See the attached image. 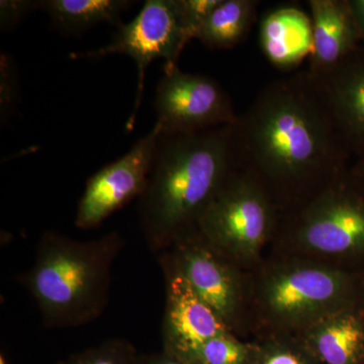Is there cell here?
Instances as JSON below:
<instances>
[{"label":"cell","mask_w":364,"mask_h":364,"mask_svg":"<svg viewBox=\"0 0 364 364\" xmlns=\"http://www.w3.org/2000/svg\"><path fill=\"white\" fill-rule=\"evenodd\" d=\"M238 168L256 179L279 208L291 210L354 162L308 72L265 86L234 126Z\"/></svg>","instance_id":"obj_1"},{"label":"cell","mask_w":364,"mask_h":364,"mask_svg":"<svg viewBox=\"0 0 364 364\" xmlns=\"http://www.w3.org/2000/svg\"><path fill=\"white\" fill-rule=\"evenodd\" d=\"M237 167L234 126L161 133L138 200L141 231L150 250L161 253L195 233L205 208Z\"/></svg>","instance_id":"obj_2"},{"label":"cell","mask_w":364,"mask_h":364,"mask_svg":"<svg viewBox=\"0 0 364 364\" xmlns=\"http://www.w3.org/2000/svg\"><path fill=\"white\" fill-rule=\"evenodd\" d=\"M126 240L117 232L81 241L46 231L32 267L21 277L48 329L81 327L109 306L112 267Z\"/></svg>","instance_id":"obj_3"},{"label":"cell","mask_w":364,"mask_h":364,"mask_svg":"<svg viewBox=\"0 0 364 364\" xmlns=\"http://www.w3.org/2000/svg\"><path fill=\"white\" fill-rule=\"evenodd\" d=\"M363 301V274L308 258L267 252L249 272L255 336L299 337L322 318Z\"/></svg>","instance_id":"obj_4"},{"label":"cell","mask_w":364,"mask_h":364,"mask_svg":"<svg viewBox=\"0 0 364 364\" xmlns=\"http://www.w3.org/2000/svg\"><path fill=\"white\" fill-rule=\"evenodd\" d=\"M267 252L364 275V177L351 166L306 202L282 213Z\"/></svg>","instance_id":"obj_5"},{"label":"cell","mask_w":364,"mask_h":364,"mask_svg":"<svg viewBox=\"0 0 364 364\" xmlns=\"http://www.w3.org/2000/svg\"><path fill=\"white\" fill-rule=\"evenodd\" d=\"M279 210L262 186L237 167L198 224V233L215 250L250 272L272 245Z\"/></svg>","instance_id":"obj_6"},{"label":"cell","mask_w":364,"mask_h":364,"mask_svg":"<svg viewBox=\"0 0 364 364\" xmlns=\"http://www.w3.org/2000/svg\"><path fill=\"white\" fill-rule=\"evenodd\" d=\"M166 251L198 296L230 332L239 338L251 333L249 272L215 250L198 231Z\"/></svg>","instance_id":"obj_7"},{"label":"cell","mask_w":364,"mask_h":364,"mask_svg":"<svg viewBox=\"0 0 364 364\" xmlns=\"http://www.w3.org/2000/svg\"><path fill=\"white\" fill-rule=\"evenodd\" d=\"M191 40L176 0H147L133 21L119 28L109 45L95 51L72 54L71 58L95 59L121 54L134 59L138 68V90L133 114L127 124L131 130L142 100L148 66L158 58L164 59L165 65H177L181 52Z\"/></svg>","instance_id":"obj_8"},{"label":"cell","mask_w":364,"mask_h":364,"mask_svg":"<svg viewBox=\"0 0 364 364\" xmlns=\"http://www.w3.org/2000/svg\"><path fill=\"white\" fill-rule=\"evenodd\" d=\"M162 133L193 134L235 126L239 114L229 95L215 79L164 65L155 95Z\"/></svg>","instance_id":"obj_9"},{"label":"cell","mask_w":364,"mask_h":364,"mask_svg":"<svg viewBox=\"0 0 364 364\" xmlns=\"http://www.w3.org/2000/svg\"><path fill=\"white\" fill-rule=\"evenodd\" d=\"M161 133V126L156 122L126 155L88 179L78 203L76 227L90 230L100 226L119 208L139 200L147 186Z\"/></svg>","instance_id":"obj_10"},{"label":"cell","mask_w":364,"mask_h":364,"mask_svg":"<svg viewBox=\"0 0 364 364\" xmlns=\"http://www.w3.org/2000/svg\"><path fill=\"white\" fill-rule=\"evenodd\" d=\"M158 262L165 286L162 350L188 363L205 342L230 331L198 296L167 251L158 254Z\"/></svg>","instance_id":"obj_11"},{"label":"cell","mask_w":364,"mask_h":364,"mask_svg":"<svg viewBox=\"0 0 364 364\" xmlns=\"http://www.w3.org/2000/svg\"><path fill=\"white\" fill-rule=\"evenodd\" d=\"M314 80L354 161L364 159V50L361 48L331 72Z\"/></svg>","instance_id":"obj_12"},{"label":"cell","mask_w":364,"mask_h":364,"mask_svg":"<svg viewBox=\"0 0 364 364\" xmlns=\"http://www.w3.org/2000/svg\"><path fill=\"white\" fill-rule=\"evenodd\" d=\"M312 53L308 74L318 79L361 49L349 0H310Z\"/></svg>","instance_id":"obj_13"},{"label":"cell","mask_w":364,"mask_h":364,"mask_svg":"<svg viewBox=\"0 0 364 364\" xmlns=\"http://www.w3.org/2000/svg\"><path fill=\"white\" fill-rule=\"evenodd\" d=\"M298 338L318 364H364V301L322 318Z\"/></svg>","instance_id":"obj_14"},{"label":"cell","mask_w":364,"mask_h":364,"mask_svg":"<svg viewBox=\"0 0 364 364\" xmlns=\"http://www.w3.org/2000/svg\"><path fill=\"white\" fill-rule=\"evenodd\" d=\"M312 21L294 7L273 11L261 23L262 51L280 69L298 66L312 53Z\"/></svg>","instance_id":"obj_15"},{"label":"cell","mask_w":364,"mask_h":364,"mask_svg":"<svg viewBox=\"0 0 364 364\" xmlns=\"http://www.w3.org/2000/svg\"><path fill=\"white\" fill-rule=\"evenodd\" d=\"M133 6L129 0H40L39 9L51 18L53 26L67 35H80L93 26L124 25L122 14Z\"/></svg>","instance_id":"obj_16"},{"label":"cell","mask_w":364,"mask_h":364,"mask_svg":"<svg viewBox=\"0 0 364 364\" xmlns=\"http://www.w3.org/2000/svg\"><path fill=\"white\" fill-rule=\"evenodd\" d=\"M260 1L222 0L196 33V39L210 49L226 50L247 38L257 18Z\"/></svg>","instance_id":"obj_17"},{"label":"cell","mask_w":364,"mask_h":364,"mask_svg":"<svg viewBox=\"0 0 364 364\" xmlns=\"http://www.w3.org/2000/svg\"><path fill=\"white\" fill-rule=\"evenodd\" d=\"M255 337L252 364H318L298 337Z\"/></svg>","instance_id":"obj_18"},{"label":"cell","mask_w":364,"mask_h":364,"mask_svg":"<svg viewBox=\"0 0 364 364\" xmlns=\"http://www.w3.org/2000/svg\"><path fill=\"white\" fill-rule=\"evenodd\" d=\"M252 343L229 332L208 340L186 364H252Z\"/></svg>","instance_id":"obj_19"},{"label":"cell","mask_w":364,"mask_h":364,"mask_svg":"<svg viewBox=\"0 0 364 364\" xmlns=\"http://www.w3.org/2000/svg\"><path fill=\"white\" fill-rule=\"evenodd\" d=\"M139 355L130 341L114 338L72 354L57 364H138Z\"/></svg>","instance_id":"obj_20"},{"label":"cell","mask_w":364,"mask_h":364,"mask_svg":"<svg viewBox=\"0 0 364 364\" xmlns=\"http://www.w3.org/2000/svg\"><path fill=\"white\" fill-rule=\"evenodd\" d=\"M182 23L193 39L222 0H176Z\"/></svg>","instance_id":"obj_21"},{"label":"cell","mask_w":364,"mask_h":364,"mask_svg":"<svg viewBox=\"0 0 364 364\" xmlns=\"http://www.w3.org/2000/svg\"><path fill=\"white\" fill-rule=\"evenodd\" d=\"M39 9V1L28 0H1L0 2V23L2 31L14 28L31 11Z\"/></svg>","instance_id":"obj_22"},{"label":"cell","mask_w":364,"mask_h":364,"mask_svg":"<svg viewBox=\"0 0 364 364\" xmlns=\"http://www.w3.org/2000/svg\"><path fill=\"white\" fill-rule=\"evenodd\" d=\"M138 364H186L168 352L161 350L153 353H140Z\"/></svg>","instance_id":"obj_23"},{"label":"cell","mask_w":364,"mask_h":364,"mask_svg":"<svg viewBox=\"0 0 364 364\" xmlns=\"http://www.w3.org/2000/svg\"><path fill=\"white\" fill-rule=\"evenodd\" d=\"M358 26L361 48L364 50V0H349Z\"/></svg>","instance_id":"obj_24"},{"label":"cell","mask_w":364,"mask_h":364,"mask_svg":"<svg viewBox=\"0 0 364 364\" xmlns=\"http://www.w3.org/2000/svg\"><path fill=\"white\" fill-rule=\"evenodd\" d=\"M352 169L355 171L359 176L364 177V159L356 160L352 164Z\"/></svg>","instance_id":"obj_25"},{"label":"cell","mask_w":364,"mask_h":364,"mask_svg":"<svg viewBox=\"0 0 364 364\" xmlns=\"http://www.w3.org/2000/svg\"><path fill=\"white\" fill-rule=\"evenodd\" d=\"M0 364H7L6 359L4 358V355H1V358H0Z\"/></svg>","instance_id":"obj_26"}]
</instances>
